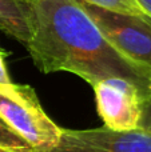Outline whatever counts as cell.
<instances>
[{"instance_id":"cell-1","label":"cell","mask_w":151,"mask_h":152,"mask_svg":"<svg viewBox=\"0 0 151 152\" xmlns=\"http://www.w3.org/2000/svg\"><path fill=\"white\" fill-rule=\"evenodd\" d=\"M31 59L43 74L66 71L91 86L107 77L133 81L143 97L151 76L120 53L88 16L79 0H31Z\"/></svg>"},{"instance_id":"cell-2","label":"cell","mask_w":151,"mask_h":152,"mask_svg":"<svg viewBox=\"0 0 151 152\" xmlns=\"http://www.w3.org/2000/svg\"><path fill=\"white\" fill-rule=\"evenodd\" d=\"M0 118L35 152L54 150L62 139L63 128L44 112L29 86L0 83Z\"/></svg>"},{"instance_id":"cell-3","label":"cell","mask_w":151,"mask_h":152,"mask_svg":"<svg viewBox=\"0 0 151 152\" xmlns=\"http://www.w3.org/2000/svg\"><path fill=\"white\" fill-rule=\"evenodd\" d=\"M80 4L111 44L151 76V19L112 13L84 1Z\"/></svg>"},{"instance_id":"cell-4","label":"cell","mask_w":151,"mask_h":152,"mask_svg":"<svg viewBox=\"0 0 151 152\" xmlns=\"http://www.w3.org/2000/svg\"><path fill=\"white\" fill-rule=\"evenodd\" d=\"M98 113L111 131H134L142 119L143 95L136 84L123 77H107L92 86Z\"/></svg>"},{"instance_id":"cell-5","label":"cell","mask_w":151,"mask_h":152,"mask_svg":"<svg viewBox=\"0 0 151 152\" xmlns=\"http://www.w3.org/2000/svg\"><path fill=\"white\" fill-rule=\"evenodd\" d=\"M62 136L94 152H151V132L144 129L111 131L96 129H63Z\"/></svg>"},{"instance_id":"cell-6","label":"cell","mask_w":151,"mask_h":152,"mask_svg":"<svg viewBox=\"0 0 151 152\" xmlns=\"http://www.w3.org/2000/svg\"><path fill=\"white\" fill-rule=\"evenodd\" d=\"M0 29L27 47L31 39L28 3L21 0H0Z\"/></svg>"},{"instance_id":"cell-7","label":"cell","mask_w":151,"mask_h":152,"mask_svg":"<svg viewBox=\"0 0 151 152\" xmlns=\"http://www.w3.org/2000/svg\"><path fill=\"white\" fill-rule=\"evenodd\" d=\"M96 8L108 11L112 13L127 16H143V10L136 0H80Z\"/></svg>"},{"instance_id":"cell-8","label":"cell","mask_w":151,"mask_h":152,"mask_svg":"<svg viewBox=\"0 0 151 152\" xmlns=\"http://www.w3.org/2000/svg\"><path fill=\"white\" fill-rule=\"evenodd\" d=\"M0 148L8 152H35L27 142L16 135L0 118Z\"/></svg>"},{"instance_id":"cell-9","label":"cell","mask_w":151,"mask_h":152,"mask_svg":"<svg viewBox=\"0 0 151 152\" xmlns=\"http://www.w3.org/2000/svg\"><path fill=\"white\" fill-rule=\"evenodd\" d=\"M139 128L151 132V94L143 97L142 102V119Z\"/></svg>"},{"instance_id":"cell-10","label":"cell","mask_w":151,"mask_h":152,"mask_svg":"<svg viewBox=\"0 0 151 152\" xmlns=\"http://www.w3.org/2000/svg\"><path fill=\"white\" fill-rule=\"evenodd\" d=\"M48 152H94V151L88 150V148L82 147V145L76 144V143L70 142V140L64 139V137L62 136L59 144L56 145L54 150H51V151H48Z\"/></svg>"},{"instance_id":"cell-11","label":"cell","mask_w":151,"mask_h":152,"mask_svg":"<svg viewBox=\"0 0 151 152\" xmlns=\"http://www.w3.org/2000/svg\"><path fill=\"white\" fill-rule=\"evenodd\" d=\"M0 83H11V77H10V75H8L1 51H0Z\"/></svg>"},{"instance_id":"cell-12","label":"cell","mask_w":151,"mask_h":152,"mask_svg":"<svg viewBox=\"0 0 151 152\" xmlns=\"http://www.w3.org/2000/svg\"><path fill=\"white\" fill-rule=\"evenodd\" d=\"M136 3H138V4L141 5V8L143 10L144 16L151 19V0H136Z\"/></svg>"},{"instance_id":"cell-13","label":"cell","mask_w":151,"mask_h":152,"mask_svg":"<svg viewBox=\"0 0 151 152\" xmlns=\"http://www.w3.org/2000/svg\"><path fill=\"white\" fill-rule=\"evenodd\" d=\"M0 152H8V151H5V150H3V148H0Z\"/></svg>"},{"instance_id":"cell-14","label":"cell","mask_w":151,"mask_h":152,"mask_svg":"<svg viewBox=\"0 0 151 152\" xmlns=\"http://www.w3.org/2000/svg\"><path fill=\"white\" fill-rule=\"evenodd\" d=\"M21 1H26V3H29V1H31V0H21Z\"/></svg>"}]
</instances>
